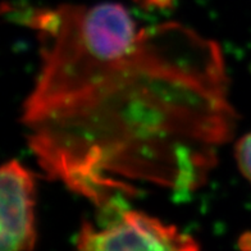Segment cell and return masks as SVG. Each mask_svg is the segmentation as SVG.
Masks as SVG:
<instances>
[{"instance_id":"obj_1","label":"cell","mask_w":251,"mask_h":251,"mask_svg":"<svg viewBox=\"0 0 251 251\" xmlns=\"http://www.w3.org/2000/svg\"><path fill=\"white\" fill-rule=\"evenodd\" d=\"M40 70L22 105L50 179L105 214L140 186L195 191L237 114L222 49L177 22L141 27L119 3L37 8Z\"/></svg>"},{"instance_id":"obj_2","label":"cell","mask_w":251,"mask_h":251,"mask_svg":"<svg viewBox=\"0 0 251 251\" xmlns=\"http://www.w3.org/2000/svg\"><path fill=\"white\" fill-rule=\"evenodd\" d=\"M79 250H199L192 236L139 210H121L110 222L95 228L83 222L76 236Z\"/></svg>"},{"instance_id":"obj_3","label":"cell","mask_w":251,"mask_h":251,"mask_svg":"<svg viewBox=\"0 0 251 251\" xmlns=\"http://www.w3.org/2000/svg\"><path fill=\"white\" fill-rule=\"evenodd\" d=\"M36 182L33 173L16 159L0 168V249L28 251L37 241L35 226Z\"/></svg>"},{"instance_id":"obj_4","label":"cell","mask_w":251,"mask_h":251,"mask_svg":"<svg viewBox=\"0 0 251 251\" xmlns=\"http://www.w3.org/2000/svg\"><path fill=\"white\" fill-rule=\"evenodd\" d=\"M235 159L240 173L251 185V131L236 142Z\"/></svg>"},{"instance_id":"obj_5","label":"cell","mask_w":251,"mask_h":251,"mask_svg":"<svg viewBox=\"0 0 251 251\" xmlns=\"http://www.w3.org/2000/svg\"><path fill=\"white\" fill-rule=\"evenodd\" d=\"M238 248L246 249V250H250L251 249V232H246L240 237L238 240Z\"/></svg>"},{"instance_id":"obj_6","label":"cell","mask_w":251,"mask_h":251,"mask_svg":"<svg viewBox=\"0 0 251 251\" xmlns=\"http://www.w3.org/2000/svg\"><path fill=\"white\" fill-rule=\"evenodd\" d=\"M145 4L148 5H152L156 8H165L167 5H171L173 0H144Z\"/></svg>"}]
</instances>
